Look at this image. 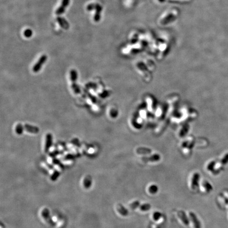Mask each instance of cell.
Here are the masks:
<instances>
[{"instance_id":"ba28073f","label":"cell","mask_w":228,"mask_h":228,"mask_svg":"<svg viewBox=\"0 0 228 228\" xmlns=\"http://www.w3.org/2000/svg\"><path fill=\"white\" fill-rule=\"evenodd\" d=\"M57 21L59 23L60 26L62 28L65 29L66 30H67L69 28V24L65 18L58 16L57 17Z\"/></svg>"},{"instance_id":"3957f363","label":"cell","mask_w":228,"mask_h":228,"mask_svg":"<svg viewBox=\"0 0 228 228\" xmlns=\"http://www.w3.org/2000/svg\"><path fill=\"white\" fill-rule=\"evenodd\" d=\"M47 60V56L46 55H43L39 58V60L37 61V63L35 64V65L33 67L32 70L34 72H39L42 68V66L44 65L46 61Z\"/></svg>"},{"instance_id":"52a82bcc","label":"cell","mask_w":228,"mask_h":228,"mask_svg":"<svg viewBox=\"0 0 228 228\" xmlns=\"http://www.w3.org/2000/svg\"><path fill=\"white\" fill-rule=\"evenodd\" d=\"M177 215L178 217L181 220V221L185 225H188L189 224V220L186 216V214H185L183 211H178L177 212Z\"/></svg>"},{"instance_id":"e0dca14e","label":"cell","mask_w":228,"mask_h":228,"mask_svg":"<svg viewBox=\"0 0 228 228\" xmlns=\"http://www.w3.org/2000/svg\"><path fill=\"white\" fill-rule=\"evenodd\" d=\"M23 128L24 127H23V126L20 124L17 125L15 127V132L18 135L22 134L23 131Z\"/></svg>"},{"instance_id":"5bb4252c","label":"cell","mask_w":228,"mask_h":228,"mask_svg":"<svg viewBox=\"0 0 228 228\" xmlns=\"http://www.w3.org/2000/svg\"><path fill=\"white\" fill-rule=\"evenodd\" d=\"M140 206V202L138 201H134L129 205V207L132 210H135V209L139 208Z\"/></svg>"},{"instance_id":"6da1fadb","label":"cell","mask_w":228,"mask_h":228,"mask_svg":"<svg viewBox=\"0 0 228 228\" xmlns=\"http://www.w3.org/2000/svg\"><path fill=\"white\" fill-rule=\"evenodd\" d=\"M102 10L101 6L97 3H91L87 5V10L92 11L96 10V13L94 16V20L96 22H98L100 19V12Z\"/></svg>"},{"instance_id":"ffe728a7","label":"cell","mask_w":228,"mask_h":228,"mask_svg":"<svg viewBox=\"0 0 228 228\" xmlns=\"http://www.w3.org/2000/svg\"><path fill=\"white\" fill-rule=\"evenodd\" d=\"M214 166H215V162H211L208 166V170L209 171L212 170L214 167Z\"/></svg>"},{"instance_id":"9a60e30c","label":"cell","mask_w":228,"mask_h":228,"mask_svg":"<svg viewBox=\"0 0 228 228\" xmlns=\"http://www.w3.org/2000/svg\"><path fill=\"white\" fill-rule=\"evenodd\" d=\"M151 208V204L149 203H144V204L139 206V208L140 209V211H146L150 210Z\"/></svg>"},{"instance_id":"ac0fdd59","label":"cell","mask_w":228,"mask_h":228,"mask_svg":"<svg viewBox=\"0 0 228 228\" xmlns=\"http://www.w3.org/2000/svg\"><path fill=\"white\" fill-rule=\"evenodd\" d=\"M32 34H33L32 31L29 29L26 30L25 31H24V33H23L24 36H26V38H30L31 36H32Z\"/></svg>"},{"instance_id":"7c38bea8","label":"cell","mask_w":228,"mask_h":228,"mask_svg":"<svg viewBox=\"0 0 228 228\" xmlns=\"http://www.w3.org/2000/svg\"><path fill=\"white\" fill-rule=\"evenodd\" d=\"M117 210L122 216H127L128 214V211L127 209L120 204H118L117 206Z\"/></svg>"},{"instance_id":"44dd1931","label":"cell","mask_w":228,"mask_h":228,"mask_svg":"<svg viewBox=\"0 0 228 228\" xmlns=\"http://www.w3.org/2000/svg\"><path fill=\"white\" fill-rule=\"evenodd\" d=\"M153 228H161V227H160L159 225H154V226H153Z\"/></svg>"},{"instance_id":"8992f818","label":"cell","mask_w":228,"mask_h":228,"mask_svg":"<svg viewBox=\"0 0 228 228\" xmlns=\"http://www.w3.org/2000/svg\"><path fill=\"white\" fill-rule=\"evenodd\" d=\"M189 217L192 221L194 228H201V223L200 221L198 220V218H197L195 214H194L192 212H191L189 213Z\"/></svg>"},{"instance_id":"8fae6325","label":"cell","mask_w":228,"mask_h":228,"mask_svg":"<svg viewBox=\"0 0 228 228\" xmlns=\"http://www.w3.org/2000/svg\"><path fill=\"white\" fill-rule=\"evenodd\" d=\"M24 128L26 131L30 133H38L39 132V128L35 126H33L30 125L26 124L24 125Z\"/></svg>"},{"instance_id":"5b68a950","label":"cell","mask_w":228,"mask_h":228,"mask_svg":"<svg viewBox=\"0 0 228 228\" xmlns=\"http://www.w3.org/2000/svg\"><path fill=\"white\" fill-rule=\"evenodd\" d=\"M70 3V0H63L62 3L60 5V7H59L57 10L55 11V14L57 15H60L61 14H63L65 13L66 11V8L69 5Z\"/></svg>"},{"instance_id":"4fadbf2b","label":"cell","mask_w":228,"mask_h":228,"mask_svg":"<svg viewBox=\"0 0 228 228\" xmlns=\"http://www.w3.org/2000/svg\"><path fill=\"white\" fill-rule=\"evenodd\" d=\"M158 190V186L155 184H152L149 186V189H148V191L151 194H155L156 193H157Z\"/></svg>"},{"instance_id":"d6986e66","label":"cell","mask_w":228,"mask_h":228,"mask_svg":"<svg viewBox=\"0 0 228 228\" xmlns=\"http://www.w3.org/2000/svg\"><path fill=\"white\" fill-rule=\"evenodd\" d=\"M228 163V153L223 157L221 161V165H225Z\"/></svg>"},{"instance_id":"7a4b0ae2","label":"cell","mask_w":228,"mask_h":228,"mask_svg":"<svg viewBox=\"0 0 228 228\" xmlns=\"http://www.w3.org/2000/svg\"><path fill=\"white\" fill-rule=\"evenodd\" d=\"M70 79L72 82V89L73 90L74 92H75V94H79L80 91V89L79 88V87L77 85V83H76V82L77 81V77H78V74H77V71H76L74 69L71 70L70 72Z\"/></svg>"},{"instance_id":"277c9868","label":"cell","mask_w":228,"mask_h":228,"mask_svg":"<svg viewBox=\"0 0 228 228\" xmlns=\"http://www.w3.org/2000/svg\"><path fill=\"white\" fill-rule=\"evenodd\" d=\"M199 180H200L199 174L198 173H194L192 177L191 180V182H190L191 189L194 190H195L198 187Z\"/></svg>"},{"instance_id":"30bf717a","label":"cell","mask_w":228,"mask_h":228,"mask_svg":"<svg viewBox=\"0 0 228 228\" xmlns=\"http://www.w3.org/2000/svg\"><path fill=\"white\" fill-rule=\"evenodd\" d=\"M201 187L202 188V191L206 193H209L212 190V186L210 183L208 181H203L201 184Z\"/></svg>"},{"instance_id":"2e32d148","label":"cell","mask_w":228,"mask_h":228,"mask_svg":"<svg viewBox=\"0 0 228 228\" xmlns=\"http://www.w3.org/2000/svg\"><path fill=\"white\" fill-rule=\"evenodd\" d=\"M162 218V214L158 211H156L153 214V219L155 221H158Z\"/></svg>"},{"instance_id":"9c48e42d","label":"cell","mask_w":228,"mask_h":228,"mask_svg":"<svg viewBox=\"0 0 228 228\" xmlns=\"http://www.w3.org/2000/svg\"><path fill=\"white\" fill-rule=\"evenodd\" d=\"M52 136L51 134H48L46 135V144H45V152L47 153L48 152V151L50 149V147L52 146Z\"/></svg>"}]
</instances>
